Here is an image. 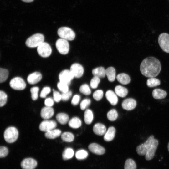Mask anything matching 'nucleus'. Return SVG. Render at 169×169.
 Masks as SVG:
<instances>
[{
    "mask_svg": "<svg viewBox=\"0 0 169 169\" xmlns=\"http://www.w3.org/2000/svg\"><path fill=\"white\" fill-rule=\"evenodd\" d=\"M44 103L46 106L52 107L54 104V100L52 98L49 97L45 100Z\"/></svg>",
    "mask_w": 169,
    "mask_h": 169,
    "instance_id": "3c124183",
    "label": "nucleus"
},
{
    "mask_svg": "<svg viewBox=\"0 0 169 169\" xmlns=\"http://www.w3.org/2000/svg\"><path fill=\"white\" fill-rule=\"evenodd\" d=\"M72 93L70 91H68L61 94L62 100L64 101L68 100L71 97Z\"/></svg>",
    "mask_w": 169,
    "mask_h": 169,
    "instance_id": "49530a36",
    "label": "nucleus"
},
{
    "mask_svg": "<svg viewBox=\"0 0 169 169\" xmlns=\"http://www.w3.org/2000/svg\"><path fill=\"white\" fill-rule=\"evenodd\" d=\"M61 133L60 130L54 129L46 132L45 136L47 138L54 139L59 136Z\"/></svg>",
    "mask_w": 169,
    "mask_h": 169,
    "instance_id": "b1692460",
    "label": "nucleus"
},
{
    "mask_svg": "<svg viewBox=\"0 0 169 169\" xmlns=\"http://www.w3.org/2000/svg\"><path fill=\"white\" fill-rule=\"evenodd\" d=\"M7 99V95L4 91H0V106L2 107L6 104Z\"/></svg>",
    "mask_w": 169,
    "mask_h": 169,
    "instance_id": "79ce46f5",
    "label": "nucleus"
},
{
    "mask_svg": "<svg viewBox=\"0 0 169 169\" xmlns=\"http://www.w3.org/2000/svg\"><path fill=\"white\" fill-rule=\"evenodd\" d=\"M70 71L74 77L79 78L83 75L84 70L83 66L78 63H74L71 66Z\"/></svg>",
    "mask_w": 169,
    "mask_h": 169,
    "instance_id": "4468645a",
    "label": "nucleus"
},
{
    "mask_svg": "<svg viewBox=\"0 0 169 169\" xmlns=\"http://www.w3.org/2000/svg\"><path fill=\"white\" fill-rule=\"evenodd\" d=\"M74 151L71 148H66L62 153V158L64 160H66L71 158L74 156Z\"/></svg>",
    "mask_w": 169,
    "mask_h": 169,
    "instance_id": "7c9ffc66",
    "label": "nucleus"
},
{
    "mask_svg": "<svg viewBox=\"0 0 169 169\" xmlns=\"http://www.w3.org/2000/svg\"><path fill=\"white\" fill-rule=\"evenodd\" d=\"M160 83V81L159 79L154 77L148 79L146 82L147 86L151 88L159 85Z\"/></svg>",
    "mask_w": 169,
    "mask_h": 169,
    "instance_id": "473e14b6",
    "label": "nucleus"
},
{
    "mask_svg": "<svg viewBox=\"0 0 169 169\" xmlns=\"http://www.w3.org/2000/svg\"><path fill=\"white\" fill-rule=\"evenodd\" d=\"M52 51L50 46L46 42H44L37 47L38 54L40 56L44 58L50 56Z\"/></svg>",
    "mask_w": 169,
    "mask_h": 169,
    "instance_id": "423d86ee",
    "label": "nucleus"
},
{
    "mask_svg": "<svg viewBox=\"0 0 169 169\" xmlns=\"http://www.w3.org/2000/svg\"><path fill=\"white\" fill-rule=\"evenodd\" d=\"M69 126L72 128L76 129L80 127L82 124L80 120L77 117L72 118L69 122Z\"/></svg>",
    "mask_w": 169,
    "mask_h": 169,
    "instance_id": "c85d7f7f",
    "label": "nucleus"
},
{
    "mask_svg": "<svg viewBox=\"0 0 169 169\" xmlns=\"http://www.w3.org/2000/svg\"><path fill=\"white\" fill-rule=\"evenodd\" d=\"M158 145V140L154 138L145 155V157L146 160H150L153 158Z\"/></svg>",
    "mask_w": 169,
    "mask_h": 169,
    "instance_id": "9b49d317",
    "label": "nucleus"
},
{
    "mask_svg": "<svg viewBox=\"0 0 169 169\" xmlns=\"http://www.w3.org/2000/svg\"><path fill=\"white\" fill-rule=\"evenodd\" d=\"M117 95L115 93L111 90H108L105 94L106 99L113 105H115L117 103L118 99Z\"/></svg>",
    "mask_w": 169,
    "mask_h": 169,
    "instance_id": "6ab92c4d",
    "label": "nucleus"
},
{
    "mask_svg": "<svg viewBox=\"0 0 169 169\" xmlns=\"http://www.w3.org/2000/svg\"><path fill=\"white\" fill-rule=\"evenodd\" d=\"M8 151L7 148L4 146H1L0 147V157L3 158L8 154Z\"/></svg>",
    "mask_w": 169,
    "mask_h": 169,
    "instance_id": "de8ad7c7",
    "label": "nucleus"
},
{
    "mask_svg": "<svg viewBox=\"0 0 169 169\" xmlns=\"http://www.w3.org/2000/svg\"><path fill=\"white\" fill-rule=\"evenodd\" d=\"M88 148L91 152L97 155H102L105 152V150L103 147L96 143L89 145Z\"/></svg>",
    "mask_w": 169,
    "mask_h": 169,
    "instance_id": "dca6fc26",
    "label": "nucleus"
},
{
    "mask_svg": "<svg viewBox=\"0 0 169 169\" xmlns=\"http://www.w3.org/2000/svg\"><path fill=\"white\" fill-rule=\"evenodd\" d=\"M88 153L85 150L81 149L75 153V157L78 160H83L88 156Z\"/></svg>",
    "mask_w": 169,
    "mask_h": 169,
    "instance_id": "72a5a7b5",
    "label": "nucleus"
},
{
    "mask_svg": "<svg viewBox=\"0 0 169 169\" xmlns=\"http://www.w3.org/2000/svg\"><path fill=\"white\" fill-rule=\"evenodd\" d=\"M57 33L61 38L67 40H73L75 36L74 32L70 28L66 27H61L59 28Z\"/></svg>",
    "mask_w": 169,
    "mask_h": 169,
    "instance_id": "20e7f679",
    "label": "nucleus"
},
{
    "mask_svg": "<svg viewBox=\"0 0 169 169\" xmlns=\"http://www.w3.org/2000/svg\"><path fill=\"white\" fill-rule=\"evenodd\" d=\"M122 108L125 110H131L134 109L136 105V102L132 98H128L125 100L122 103Z\"/></svg>",
    "mask_w": 169,
    "mask_h": 169,
    "instance_id": "2eb2a0df",
    "label": "nucleus"
},
{
    "mask_svg": "<svg viewBox=\"0 0 169 169\" xmlns=\"http://www.w3.org/2000/svg\"><path fill=\"white\" fill-rule=\"evenodd\" d=\"M92 74L95 76L104 78L106 75L105 70L103 67H99L93 69Z\"/></svg>",
    "mask_w": 169,
    "mask_h": 169,
    "instance_id": "bb28decb",
    "label": "nucleus"
},
{
    "mask_svg": "<svg viewBox=\"0 0 169 169\" xmlns=\"http://www.w3.org/2000/svg\"><path fill=\"white\" fill-rule=\"evenodd\" d=\"M23 2H31L32 1H33L34 0H21Z\"/></svg>",
    "mask_w": 169,
    "mask_h": 169,
    "instance_id": "603ef678",
    "label": "nucleus"
},
{
    "mask_svg": "<svg viewBox=\"0 0 169 169\" xmlns=\"http://www.w3.org/2000/svg\"><path fill=\"white\" fill-rule=\"evenodd\" d=\"M154 139L153 136L151 135L144 143L138 146L136 148L137 153L141 156L145 155Z\"/></svg>",
    "mask_w": 169,
    "mask_h": 169,
    "instance_id": "6e6552de",
    "label": "nucleus"
},
{
    "mask_svg": "<svg viewBox=\"0 0 169 169\" xmlns=\"http://www.w3.org/2000/svg\"><path fill=\"white\" fill-rule=\"evenodd\" d=\"M152 95L155 99H161L166 97L167 95V93L161 89H156L153 90Z\"/></svg>",
    "mask_w": 169,
    "mask_h": 169,
    "instance_id": "4be33fe9",
    "label": "nucleus"
},
{
    "mask_svg": "<svg viewBox=\"0 0 169 169\" xmlns=\"http://www.w3.org/2000/svg\"><path fill=\"white\" fill-rule=\"evenodd\" d=\"M167 148H168V151L169 152V142L168 143V145H167Z\"/></svg>",
    "mask_w": 169,
    "mask_h": 169,
    "instance_id": "864d4df0",
    "label": "nucleus"
},
{
    "mask_svg": "<svg viewBox=\"0 0 169 169\" xmlns=\"http://www.w3.org/2000/svg\"><path fill=\"white\" fill-rule=\"evenodd\" d=\"M54 112V109L51 107L46 106L41 109V116L44 119H48L53 116Z\"/></svg>",
    "mask_w": 169,
    "mask_h": 169,
    "instance_id": "a211bd4d",
    "label": "nucleus"
},
{
    "mask_svg": "<svg viewBox=\"0 0 169 169\" xmlns=\"http://www.w3.org/2000/svg\"><path fill=\"white\" fill-rule=\"evenodd\" d=\"M61 139L64 141L66 142H71L74 139V135L70 132H64L61 135Z\"/></svg>",
    "mask_w": 169,
    "mask_h": 169,
    "instance_id": "2f4dec72",
    "label": "nucleus"
},
{
    "mask_svg": "<svg viewBox=\"0 0 169 169\" xmlns=\"http://www.w3.org/2000/svg\"><path fill=\"white\" fill-rule=\"evenodd\" d=\"M53 95V100L56 102H59L62 100L61 94L57 91H54Z\"/></svg>",
    "mask_w": 169,
    "mask_h": 169,
    "instance_id": "09e8293b",
    "label": "nucleus"
},
{
    "mask_svg": "<svg viewBox=\"0 0 169 169\" xmlns=\"http://www.w3.org/2000/svg\"><path fill=\"white\" fill-rule=\"evenodd\" d=\"M39 88L38 87H33L30 89L32 99L33 100H37L38 98Z\"/></svg>",
    "mask_w": 169,
    "mask_h": 169,
    "instance_id": "ea45409f",
    "label": "nucleus"
},
{
    "mask_svg": "<svg viewBox=\"0 0 169 169\" xmlns=\"http://www.w3.org/2000/svg\"><path fill=\"white\" fill-rule=\"evenodd\" d=\"M44 37L41 33L35 34L29 37L26 40V45L29 47L34 48L38 47L44 42Z\"/></svg>",
    "mask_w": 169,
    "mask_h": 169,
    "instance_id": "f03ea898",
    "label": "nucleus"
},
{
    "mask_svg": "<svg viewBox=\"0 0 169 169\" xmlns=\"http://www.w3.org/2000/svg\"><path fill=\"white\" fill-rule=\"evenodd\" d=\"M100 81V80L99 78L94 76L91 79L90 82V87L93 89L96 88L98 86Z\"/></svg>",
    "mask_w": 169,
    "mask_h": 169,
    "instance_id": "a19ab883",
    "label": "nucleus"
},
{
    "mask_svg": "<svg viewBox=\"0 0 169 169\" xmlns=\"http://www.w3.org/2000/svg\"><path fill=\"white\" fill-rule=\"evenodd\" d=\"M74 77L70 70L65 69L61 71L59 75V81L69 85L71 81Z\"/></svg>",
    "mask_w": 169,
    "mask_h": 169,
    "instance_id": "9d476101",
    "label": "nucleus"
},
{
    "mask_svg": "<svg viewBox=\"0 0 169 169\" xmlns=\"http://www.w3.org/2000/svg\"><path fill=\"white\" fill-rule=\"evenodd\" d=\"M10 86L13 89L17 90H22L26 87V84L23 79L20 77H15L10 80Z\"/></svg>",
    "mask_w": 169,
    "mask_h": 169,
    "instance_id": "1a4fd4ad",
    "label": "nucleus"
},
{
    "mask_svg": "<svg viewBox=\"0 0 169 169\" xmlns=\"http://www.w3.org/2000/svg\"><path fill=\"white\" fill-rule=\"evenodd\" d=\"M116 79L119 83L124 85L129 83L131 80L129 76L124 73H120L118 74L116 76Z\"/></svg>",
    "mask_w": 169,
    "mask_h": 169,
    "instance_id": "5701e85b",
    "label": "nucleus"
},
{
    "mask_svg": "<svg viewBox=\"0 0 169 169\" xmlns=\"http://www.w3.org/2000/svg\"><path fill=\"white\" fill-rule=\"evenodd\" d=\"M42 78L41 73L38 72L33 73L28 75L27 80L28 83L33 84L39 82Z\"/></svg>",
    "mask_w": 169,
    "mask_h": 169,
    "instance_id": "f3484780",
    "label": "nucleus"
},
{
    "mask_svg": "<svg viewBox=\"0 0 169 169\" xmlns=\"http://www.w3.org/2000/svg\"><path fill=\"white\" fill-rule=\"evenodd\" d=\"M79 91L82 93L86 95H90L91 92L89 86L86 84H83L80 86Z\"/></svg>",
    "mask_w": 169,
    "mask_h": 169,
    "instance_id": "4c0bfd02",
    "label": "nucleus"
},
{
    "mask_svg": "<svg viewBox=\"0 0 169 169\" xmlns=\"http://www.w3.org/2000/svg\"><path fill=\"white\" fill-rule=\"evenodd\" d=\"M80 99L79 95H76L74 96L71 100V104L73 105H76L78 104Z\"/></svg>",
    "mask_w": 169,
    "mask_h": 169,
    "instance_id": "8fccbe9b",
    "label": "nucleus"
},
{
    "mask_svg": "<svg viewBox=\"0 0 169 169\" xmlns=\"http://www.w3.org/2000/svg\"><path fill=\"white\" fill-rule=\"evenodd\" d=\"M57 126V123L54 120H46L43 121L39 126L40 130L44 132H47L54 129Z\"/></svg>",
    "mask_w": 169,
    "mask_h": 169,
    "instance_id": "f8f14e48",
    "label": "nucleus"
},
{
    "mask_svg": "<svg viewBox=\"0 0 169 169\" xmlns=\"http://www.w3.org/2000/svg\"><path fill=\"white\" fill-rule=\"evenodd\" d=\"M136 166L134 161L131 159H127L125 164L124 169H136Z\"/></svg>",
    "mask_w": 169,
    "mask_h": 169,
    "instance_id": "e433bc0d",
    "label": "nucleus"
},
{
    "mask_svg": "<svg viewBox=\"0 0 169 169\" xmlns=\"http://www.w3.org/2000/svg\"><path fill=\"white\" fill-rule=\"evenodd\" d=\"M56 119L62 125H65L68 122L69 117L67 114L63 113H60L57 114Z\"/></svg>",
    "mask_w": 169,
    "mask_h": 169,
    "instance_id": "cd10ccee",
    "label": "nucleus"
},
{
    "mask_svg": "<svg viewBox=\"0 0 169 169\" xmlns=\"http://www.w3.org/2000/svg\"><path fill=\"white\" fill-rule=\"evenodd\" d=\"M107 117L108 119L111 121L115 120L117 118L118 114L116 110L114 109L110 110L107 114Z\"/></svg>",
    "mask_w": 169,
    "mask_h": 169,
    "instance_id": "c9c22d12",
    "label": "nucleus"
},
{
    "mask_svg": "<svg viewBox=\"0 0 169 169\" xmlns=\"http://www.w3.org/2000/svg\"><path fill=\"white\" fill-rule=\"evenodd\" d=\"M115 133V129L113 127H109L104 134V139L106 141H110L112 140L114 138Z\"/></svg>",
    "mask_w": 169,
    "mask_h": 169,
    "instance_id": "412c9836",
    "label": "nucleus"
},
{
    "mask_svg": "<svg viewBox=\"0 0 169 169\" xmlns=\"http://www.w3.org/2000/svg\"><path fill=\"white\" fill-rule=\"evenodd\" d=\"M9 72L8 69L1 68L0 69V82H5L7 79Z\"/></svg>",
    "mask_w": 169,
    "mask_h": 169,
    "instance_id": "f704fd0d",
    "label": "nucleus"
},
{
    "mask_svg": "<svg viewBox=\"0 0 169 169\" xmlns=\"http://www.w3.org/2000/svg\"><path fill=\"white\" fill-rule=\"evenodd\" d=\"M55 44L57 50L60 54L65 55L68 53L69 46L68 40L62 38H59L57 40Z\"/></svg>",
    "mask_w": 169,
    "mask_h": 169,
    "instance_id": "39448f33",
    "label": "nucleus"
},
{
    "mask_svg": "<svg viewBox=\"0 0 169 169\" xmlns=\"http://www.w3.org/2000/svg\"><path fill=\"white\" fill-rule=\"evenodd\" d=\"M93 119V115L92 111L90 109H87L84 114L85 122L87 124H90L92 122Z\"/></svg>",
    "mask_w": 169,
    "mask_h": 169,
    "instance_id": "c756f323",
    "label": "nucleus"
},
{
    "mask_svg": "<svg viewBox=\"0 0 169 169\" xmlns=\"http://www.w3.org/2000/svg\"><path fill=\"white\" fill-rule=\"evenodd\" d=\"M94 132L97 135L102 136L104 135L106 131L105 126L103 124L97 123L95 124L93 127Z\"/></svg>",
    "mask_w": 169,
    "mask_h": 169,
    "instance_id": "aec40b11",
    "label": "nucleus"
},
{
    "mask_svg": "<svg viewBox=\"0 0 169 169\" xmlns=\"http://www.w3.org/2000/svg\"><path fill=\"white\" fill-rule=\"evenodd\" d=\"M91 103V100L89 99H85L80 103V107L81 110H84L87 108Z\"/></svg>",
    "mask_w": 169,
    "mask_h": 169,
    "instance_id": "c03bdc74",
    "label": "nucleus"
},
{
    "mask_svg": "<svg viewBox=\"0 0 169 169\" xmlns=\"http://www.w3.org/2000/svg\"><path fill=\"white\" fill-rule=\"evenodd\" d=\"M106 75L110 82L114 81L116 77V72L114 68L112 67L108 68L105 69Z\"/></svg>",
    "mask_w": 169,
    "mask_h": 169,
    "instance_id": "a878e982",
    "label": "nucleus"
},
{
    "mask_svg": "<svg viewBox=\"0 0 169 169\" xmlns=\"http://www.w3.org/2000/svg\"><path fill=\"white\" fill-rule=\"evenodd\" d=\"M51 89L49 87H45L42 89L40 94V97L42 98H45L47 95L50 93Z\"/></svg>",
    "mask_w": 169,
    "mask_h": 169,
    "instance_id": "a18cd8bd",
    "label": "nucleus"
},
{
    "mask_svg": "<svg viewBox=\"0 0 169 169\" xmlns=\"http://www.w3.org/2000/svg\"><path fill=\"white\" fill-rule=\"evenodd\" d=\"M161 68L159 61L156 58L149 57L145 59L140 64V70L144 76L155 77L159 74Z\"/></svg>",
    "mask_w": 169,
    "mask_h": 169,
    "instance_id": "f257e3e1",
    "label": "nucleus"
},
{
    "mask_svg": "<svg viewBox=\"0 0 169 169\" xmlns=\"http://www.w3.org/2000/svg\"><path fill=\"white\" fill-rule=\"evenodd\" d=\"M103 95V92L101 90H96L93 95L94 99L96 101H99L101 99Z\"/></svg>",
    "mask_w": 169,
    "mask_h": 169,
    "instance_id": "37998d69",
    "label": "nucleus"
},
{
    "mask_svg": "<svg viewBox=\"0 0 169 169\" xmlns=\"http://www.w3.org/2000/svg\"><path fill=\"white\" fill-rule=\"evenodd\" d=\"M68 86L67 84L60 81L58 82L57 84L58 89L62 93L69 91Z\"/></svg>",
    "mask_w": 169,
    "mask_h": 169,
    "instance_id": "58836bf2",
    "label": "nucleus"
},
{
    "mask_svg": "<svg viewBox=\"0 0 169 169\" xmlns=\"http://www.w3.org/2000/svg\"><path fill=\"white\" fill-rule=\"evenodd\" d=\"M36 161L31 158H26L21 162V166L23 169H34L37 166Z\"/></svg>",
    "mask_w": 169,
    "mask_h": 169,
    "instance_id": "ddd939ff",
    "label": "nucleus"
},
{
    "mask_svg": "<svg viewBox=\"0 0 169 169\" xmlns=\"http://www.w3.org/2000/svg\"><path fill=\"white\" fill-rule=\"evenodd\" d=\"M115 91L117 95L122 98L125 97L128 93V90L126 88L120 85L115 87Z\"/></svg>",
    "mask_w": 169,
    "mask_h": 169,
    "instance_id": "393cba45",
    "label": "nucleus"
},
{
    "mask_svg": "<svg viewBox=\"0 0 169 169\" xmlns=\"http://www.w3.org/2000/svg\"><path fill=\"white\" fill-rule=\"evenodd\" d=\"M158 42L162 50L169 53V34L166 33L160 34L158 37Z\"/></svg>",
    "mask_w": 169,
    "mask_h": 169,
    "instance_id": "0eeeda50",
    "label": "nucleus"
},
{
    "mask_svg": "<svg viewBox=\"0 0 169 169\" xmlns=\"http://www.w3.org/2000/svg\"><path fill=\"white\" fill-rule=\"evenodd\" d=\"M18 136V130L14 127H9L7 128L4 133V137L8 143H12L15 141Z\"/></svg>",
    "mask_w": 169,
    "mask_h": 169,
    "instance_id": "7ed1b4c3",
    "label": "nucleus"
}]
</instances>
